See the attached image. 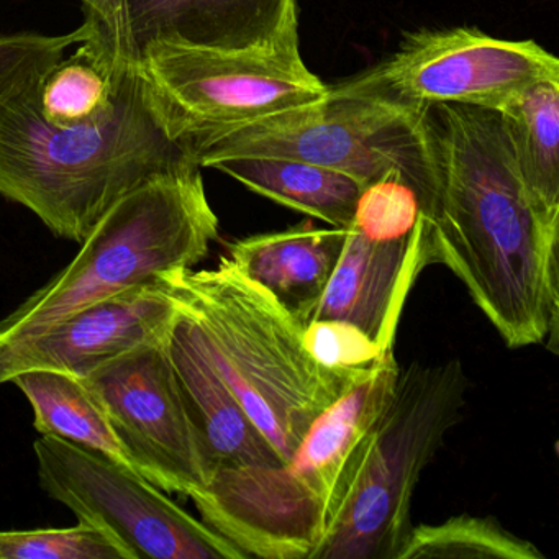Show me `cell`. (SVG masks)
Segmentation results:
<instances>
[{
	"instance_id": "6da1fadb",
	"label": "cell",
	"mask_w": 559,
	"mask_h": 559,
	"mask_svg": "<svg viewBox=\"0 0 559 559\" xmlns=\"http://www.w3.org/2000/svg\"><path fill=\"white\" fill-rule=\"evenodd\" d=\"M433 166L435 264L447 266L509 348L558 343L559 227L536 214L497 110H420Z\"/></svg>"
},
{
	"instance_id": "7a4b0ae2",
	"label": "cell",
	"mask_w": 559,
	"mask_h": 559,
	"mask_svg": "<svg viewBox=\"0 0 559 559\" xmlns=\"http://www.w3.org/2000/svg\"><path fill=\"white\" fill-rule=\"evenodd\" d=\"M109 64V103L83 122L53 126L45 119V78L0 107V195L80 245L143 182L201 168L189 146L166 130L136 68Z\"/></svg>"
},
{
	"instance_id": "3957f363",
	"label": "cell",
	"mask_w": 559,
	"mask_h": 559,
	"mask_svg": "<svg viewBox=\"0 0 559 559\" xmlns=\"http://www.w3.org/2000/svg\"><path fill=\"white\" fill-rule=\"evenodd\" d=\"M158 277L195 320L222 378L283 463L320 414L372 372L323 368L307 352L302 323L227 254L212 270Z\"/></svg>"
},
{
	"instance_id": "277c9868",
	"label": "cell",
	"mask_w": 559,
	"mask_h": 559,
	"mask_svg": "<svg viewBox=\"0 0 559 559\" xmlns=\"http://www.w3.org/2000/svg\"><path fill=\"white\" fill-rule=\"evenodd\" d=\"M394 353L313 421L281 466L221 469L189 499L248 558L312 559L399 374Z\"/></svg>"
},
{
	"instance_id": "5b68a950",
	"label": "cell",
	"mask_w": 559,
	"mask_h": 559,
	"mask_svg": "<svg viewBox=\"0 0 559 559\" xmlns=\"http://www.w3.org/2000/svg\"><path fill=\"white\" fill-rule=\"evenodd\" d=\"M217 238L201 168L150 179L103 215L67 267L0 320V345L37 335L166 271L194 267Z\"/></svg>"
},
{
	"instance_id": "8992f818",
	"label": "cell",
	"mask_w": 559,
	"mask_h": 559,
	"mask_svg": "<svg viewBox=\"0 0 559 559\" xmlns=\"http://www.w3.org/2000/svg\"><path fill=\"white\" fill-rule=\"evenodd\" d=\"M467 376L457 359L399 368L342 506L312 559H395L412 530L421 473L460 421Z\"/></svg>"
},
{
	"instance_id": "52a82bcc",
	"label": "cell",
	"mask_w": 559,
	"mask_h": 559,
	"mask_svg": "<svg viewBox=\"0 0 559 559\" xmlns=\"http://www.w3.org/2000/svg\"><path fill=\"white\" fill-rule=\"evenodd\" d=\"M133 67L166 130L201 146L257 120L319 103L330 90L300 57L299 21L276 41L250 50H215L155 41Z\"/></svg>"
},
{
	"instance_id": "ba28073f",
	"label": "cell",
	"mask_w": 559,
	"mask_h": 559,
	"mask_svg": "<svg viewBox=\"0 0 559 559\" xmlns=\"http://www.w3.org/2000/svg\"><path fill=\"white\" fill-rule=\"evenodd\" d=\"M286 110L211 140L195 153L201 168L234 156L289 158L345 173L362 186L401 169L427 212L433 166L420 110L342 94Z\"/></svg>"
},
{
	"instance_id": "9c48e42d",
	"label": "cell",
	"mask_w": 559,
	"mask_h": 559,
	"mask_svg": "<svg viewBox=\"0 0 559 559\" xmlns=\"http://www.w3.org/2000/svg\"><path fill=\"white\" fill-rule=\"evenodd\" d=\"M38 483L78 522L109 535L129 559H247L136 471L57 437L34 444Z\"/></svg>"
},
{
	"instance_id": "30bf717a",
	"label": "cell",
	"mask_w": 559,
	"mask_h": 559,
	"mask_svg": "<svg viewBox=\"0 0 559 559\" xmlns=\"http://www.w3.org/2000/svg\"><path fill=\"white\" fill-rule=\"evenodd\" d=\"M539 81H559V60L536 41L456 27L405 35L392 57L332 90L411 110L433 104L497 110Z\"/></svg>"
},
{
	"instance_id": "8fae6325",
	"label": "cell",
	"mask_w": 559,
	"mask_h": 559,
	"mask_svg": "<svg viewBox=\"0 0 559 559\" xmlns=\"http://www.w3.org/2000/svg\"><path fill=\"white\" fill-rule=\"evenodd\" d=\"M166 336L103 362L83 381L103 405L133 469L163 492L189 499L207 484L209 473Z\"/></svg>"
},
{
	"instance_id": "7c38bea8",
	"label": "cell",
	"mask_w": 559,
	"mask_h": 559,
	"mask_svg": "<svg viewBox=\"0 0 559 559\" xmlns=\"http://www.w3.org/2000/svg\"><path fill=\"white\" fill-rule=\"evenodd\" d=\"M84 45L106 63L133 64L155 41L250 50L297 22V0H80Z\"/></svg>"
},
{
	"instance_id": "4fadbf2b",
	"label": "cell",
	"mask_w": 559,
	"mask_h": 559,
	"mask_svg": "<svg viewBox=\"0 0 559 559\" xmlns=\"http://www.w3.org/2000/svg\"><path fill=\"white\" fill-rule=\"evenodd\" d=\"M178 312L162 277L129 287L37 335L0 345V385L37 369L84 378L116 356L165 338Z\"/></svg>"
},
{
	"instance_id": "5bb4252c",
	"label": "cell",
	"mask_w": 559,
	"mask_h": 559,
	"mask_svg": "<svg viewBox=\"0 0 559 559\" xmlns=\"http://www.w3.org/2000/svg\"><path fill=\"white\" fill-rule=\"evenodd\" d=\"M430 264L431 228L424 214L414 231L399 240H371L349 225L335 271L304 326L313 320H342L362 330L382 352H394L408 294Z\"/></svg>"
},
{
	"instance_id": "9a60e30c",
	"label": "cell",
	"mask_w": 559,
	"mask_h": 559,
	"mask_svg": "<svg viewBox=\"0 0 559 559\" xmlns=\"http://www.w3.org/2000/svg\"><path fill=\"white\" fill-rule=\"evenodd\" d=\"M166 349L209 479L221 469L281 466L280 454L222 378L201 329L181 306L166 336Z\"/></svg>"
},
{
	"instance_id": "2e32d148",
	"label": "cell",
	"mask_w": 559,
	"mask_h": 559,
	"mask_svg": "<svg viewBox=\"0 0 559 559\" xmlns=\"http://www.w3.org/2000/svg\"><path fill=\"white\" fill-rule=\"evenodd\" d=\"M348 228H320L304 221L286 230L228 243L235 266L266 287L300 323L319 302L335 271Z\"/></svg>"
},
{
	"instance_id": "e0dca14e",
	"label": "cell",
	"mask_w": 559,
	"mask_h": 559,
	"mask_svg": "<svg viewBox=\"0 0 559 559\" xmlns=\"http://www.w3.org/2000/svg\"><path fill=\"white\" fill-rule=\"evenodd\" d=\"M497 114L530 204L559 227V81L519 91Z\"/></svg>"
},
{
	"instance_id": "ac0fdd59",
	"label": "cell",
	"mask_w": 559,
	"mask_h": 559,
	"mask_svg": "<svg viewBox=\"0 0 559 559\" xmlns=\"http://www.w3.org/2000/svg\"><path fill=\"white\" fill-rule=\"evenodd\" d=\"M245 188L284 207L348 228L365 186L345 173L289 158L234 156L212 163Z\"/></svg>"
},
{
	"instance_id": "d6986e66",
	"label": "cell",
	"mask_w": 559,
	"mask_h": 559,
	"mask_svg": "<svg viewBox=\"0 0 559 559\" xmlns=\"http://www.w3.org/2000/svg\"><path fill=\"white\" fill-rule=\"evenodd\" d=\"M11 382L31 402L34 427L41 437H57L99 451L133 469L103 405L83 378L37 369L15 374Z\"/></svg>"
},
{
	"instance_id": "ffe728a7",
	"label": "cell",
	"mask_w": 559,
	"mask_h": 559,
	"mask_svg": "<svg viewBox=\"0 0 559 559\" xmlns=\"http://www.w3.org/2000/svg\"><path fill=\"white\" fill-rule=\"evenodd\" d=\"M545 559L528 539L492 516L456 515L437 525L412 526L395 559Z\"/></svg>"
},
{
	"instance_id": "44dd1931",
	"label": "cell",
	"mask_w": 559,
	"mask_h": 559,
	"mask_svg": "<svg viewBox=\"0 0 559 559\" xmlns=\"http://www.w3.org/2000/svg\"><path fill=\"white\" fill-rule=\"evenodd\" d=\"M110 93V64L81 44L73 57L63 58L45 76L40 90L41 114L53 126L83 122L107 106Z\"/></svg>"
},
{
	"instance_id": "7402d4cb",
	"label": "cell",
	"mask_w": 559,
	"mask_h": 559,
	"mask_svg": "<svg viewBox=\"0 0 559 559\" xmlns=\"http://www.w3.org/2000/svg\"><path fill=\"white\" fill-rule=\"evenodd\" d=\"M420 198L401 169H392L362 188L352 225L371 240L407 237L417 227Z\"/></svg>"
},
{
	"instance_id": "603a6c76",
	"label": "cell",
	"mask_w": 559,
	"mask_h": 559,
	"mask_svg": "<svg viewBox=\"0 0 559 559\" xmlns=\"http://www.w3.org/2000/svg\"><path fill=\"white\" fill-rule=\"evenodd\" d=\"M83 41L81 27L64 35H0V107L44 80L63 60L68 48Z\"/></svg>"
},
{
	"instance_id": "cb8c5ba5",
	"label": "cell",
	"mask_w": 559,
	"mask_h": 559,
	"mask_svg": "<svg viewBox=\"0 0 559 559\" xmlns=\"http://www.w3.org/2000/svg\"><path fill=\"white\" fill-rule=\"evenodd\" d=\"M0 559H129L96 526L78 522L70 528L0 532Z\"/></svg>"
},
{
	"instance_id": "d4e9b609",
	"label": "cell",
	"mask_w": 559,
	"mask_h": 559,
	"mask_svg": "<svg viewBox=\"0 0 559 559\" xmlns=\"http://www.w3.org/2000/svg\"><path fill=\"white\" fill-rule=\"evenodd\" d=\"M307 352L323 368L349 374L374 371L391 353H384L358 326L342 320H313L304 326Z\"/></svg>"
}]
</instances>
